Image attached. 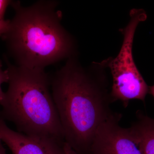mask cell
Returning a JSON list of instances; mask_svg holds the SVG:
<instances>
[{
	"label": "cell",
	"mask_w": 154,
	"mask_h": 154,
	"mask_svg": "<svg viewBox=\"0 0 154 154\" xmlns=\"http://www.w3.org/2000/svg\"><path fill=\"white\" fill-rule=\"evenodd\" d=\"M121 116L114 113L99 126L88 154H142L128 128L119 125Z\"/></svg>",
	"instance_id": "cell-5"
},
{
	"label": "cell",
	"mask_w": 154,
	"mask_h": 154,
	"mask_svg": "<svg viewBox=\"0 0 154 154\" xmlns=\"http://www.w3.org/2000/svg\"><path fill=\"white\" fill-rule=\"evenodd\" d=\"M147 14L143 9H134L130 12L128 24L120 31L123 42L120 51L115 58H109L101 64L109 68L113 79L110 92L113 102L119 100L126 106L130 100L144 101L149 87L139 71L132 54L135 32L140 22L145 21Z\"/></svg>",
	"instance_id": "cell-4"
},
{
	"label": "cell",
	"mask_w": 154,
	"mask_h": 154,
	"mask_svg": "<svg viewBox=\"0 0 154 154\" xmlns=\"http://www.w3.org/2000/svg\"><path fill=\"white\" fill-rule=\"evenodd\" d=\"M128 128L142 154H154V119L140 115Z\"/></svg>",
	"instance_id": "cell-7"
},
{
	"label": "cell",
	"mask_w": 154,
	"mask_h": 154,
	"mask_svg": "<svg viewBox=\"0 0 154 154\" xmlns=\"http://www.w3.org/2000/svg\"><path fill=\"white\" fill-rule=\"evenodd\" d=\"M99 65L86 70L75 56L51 77L65 142L77 154H89L98 128L114 113L107 79Z\"/></svg>",
	"instance_id": "cell-1"
},
{
	"label": "cell",
	"mask_w": 154,
	"mask_h": 154,
	"mask_svg": "<svg viewBox=\"0 0 154 154\" xmlns=\"http://www.w3.org/2000/svg\"><path fill=\"white\" fill-rule=\"evenodd\" d=\"M2 140L0 139V154H7L5 149L2 143Z\"/></svg>",
	"instance_id": "cell-12"
},
{
	"label": "cell",
	"mask_w": 154,
	"mask_h": 154,
	"mask_svg": "<svg viewBox=\"0 0 154 154\" xmlns=\"http://www.w3.org/2000/svg\"><path fill=\"white\" fill-rule=\"evenodd\" d=\"M8 88L0 105V118L18 132L65 143L63 131L51 93V77L45 69L9 64Z\"/></svg>",
	"instance_id": "cell-3"
},
{
	"label": "cell",
	"mask_w": 154,
	"mask_h": 154,
	"mask_svg": "<svg viewBox=\"0 0 154 154\" xmlns=\"http://www.w3.org/2000/svg\"><path fill=\"white\" fill-rule=\"evenodd\" d=\"M0 139L8 147L12 154H66L64 143L15 131L9 128L1 118Z\"/></svg>",
	"instance_id": "cell-6"
},
{
	"label": "cell",
	"mask_w": 154,
	"mask_h": 154,
	"mask_svg": "<svg viewBox=\"0 0 154 154\" xmlns=\"http://www.w3.org/2000/svg\"><path fill=\"white\" fill-rule=\"evenodd\" d=\"M64 149L66 154H77L69 145L66 142L64 144Z\"/></svg>",
	"instance_id": "cell-11"
},
{
	"label": "cell",
	"mask_w": 154,
	"mask_h": 154,
	"mask_svg": "<svg viewBox=\"0 0 154 154\" xmlns=\"http://www.w3.org/2000/svg\"><path fill=\"white\" fill-rule=\"evenodd\" d=\"M15 15L2 36L16 65L45 69L76 56L75 42L61 24L55 1H40L23 7L13 3Z\"/></svg>",
	"instance_id": "cell-2"
},
{
	"label": "cell",
	"mask_w": 154,
	"mask_h": 154,
	"mask_svg": "<svg viewBox=\"0 0 154 154\" xmlns=\"http://www.w3.org/2000/svg\"><path fill=\"white\" fill-rule=\"evenodd\" d=\"M149 93L154 97V85L149 88Z\"/></svg>",
	"instance_id": "cell-13"
},
{
	"label": "cell",
	"mask_w": 154,
	"mask_h": 154,
	"mask_svg": "<svg viewBox=\"0 0 154 154\" xmlns=\"http://www.w3.org/2000/svg\"><path fill=\"white\" fill-rule=\"evenodd\" d=\"M10 23V20H0V36H2L7 32Z\"/></svg>",
	"instance_id": "cell-10"
},
{
	"label": "cell",
	"mask_w": 154,
	"mask_h": 154,
	"mask_svg": "<svg viewBox=\"0 0 154 154\" xmlns=\"http://www.w3.org/2000/svg\"><path fill=\"white\" fill-rule=\"evenodd\" d=\"M11 3V1L0 0V20H4V16L7 8Z\"/></svg>",
	"instance_id": "cell-9"
},
{
	"label": "cell",
	"mask_w": 154,
	"mask_h": 154,
	"mask_svg": "<svg viewBox=\"0 0 154 154\" xmlns=\"http://www.w3.org/2000/svg\"><path fill=\"white\" fill-rule=\"evenodd\" d=\"M9 80L8 72L7 69L4 70L2 69V64L0 60V104L4 98L5 92L2 90V85L5 83H8Z\"/></svg>",
	"instance_id": "cell-8"
}]
</instances>
